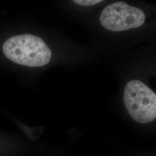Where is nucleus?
I'll return each mask as SVG.
<instances>
[{
  "label": "nucleus",
  "instance_id": "nucleus-1",
  "mask_svg": "<svg viewBox=\"0 0 156 156\" xmlns=\"http://www.w3.org/2000/svg\"><path fill=\"white\" fill-rule=\"evenodd\" d=\"M119 95L128 116L147 124L156 120V42L120 54Z\"/></svg>",
  "mask_w": 156,
  "mask_h": 156
},
{
  "label": "nucleus",
  "instance_id": "nucleus-2",
  "mask_svg": "<svg viewBox=\"0 0 156 156\" xmlns=\"http://www.w3.org/2000/svg\"><path fill=\"white\" fill-rule=\"evenodd\" d=\"M100 25L113 37L120 53L156 42V2L119 0L100 12Z\"/></svg>",
  "mask_w": 156,
  "mask_h": 156
},
{
  "label": "nucleus",
  "instance_id": "nucleus-3",
  "mask_svg": "<svg viewBox=\"0 0 156 156\" xmlns=\"http://www.w3.org/2000/svg\"><path fill=\"white\" fill-rule=\"evenodd\" d=\"M2 50L12 62L27 67L46 66L51 57V51L45 42L32 34L19 35L7 39Z\"/></svg>",
  "mask_w": 156,
  "mask_h": 156
},
{
  "label": "nucleus",
  "instance_id": "nucleus-4",
  "mask_svg": "<svg viewBox=\"0 0 156 156\" xmlns=\"http://www.w3.org/2000/svg\"><path fill=\"white\" fill-rule=\"evenodd\" d=\"M73 2L82 6H94L103 3L102 0H74Z\"/></svg>",
  "mask_w": 156,
  "mask_h": 156
}]
</instances>
